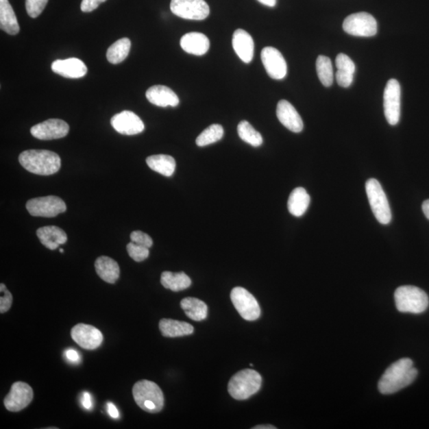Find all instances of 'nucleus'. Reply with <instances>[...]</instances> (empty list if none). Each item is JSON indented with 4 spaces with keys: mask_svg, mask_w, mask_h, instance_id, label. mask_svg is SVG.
Here are the masks:
<instances>
[{
    "mask_svg": "<svg viewBox=\"0 0 429 429\" xmlns=\"http://www.w3.org/2000/svg\"><path fill=\"white\" fill-rule=\"evenodd\" d=\"M418 371L412 359L404 358L387 369L378 382V390L382 394H393L410 386L415 380Z\"/></svg>",
    "mask_w": 429,
    "mask_h": 429,
    "instance_id": "1",
    "label": "nucleus"
},
{
    "mask_svg": "<svg viewBox=\"0 0 429 429\" xmlns=\"http://www.w3.org/2000/svg\"><path fill=\"white\" fill-rule=\"evenodd\" d=\"M21 166L37 175L49 176L58 172L62 166L58 154L46 149H28L20 154Z\"/></svg>",
    "mask_w": 429,
    "mask_h": 429,
    "instance_id": "2",
    "label": "nucleus"
},
{
    "mask_svg": "<svg viewBox=\"0 0 429 429\" xmlns=\"http://www.w3.org/2000/svg\"><path fill=\"white\" fill-rule=\"evenodd\" d=\"M132 393L134 401L143 410L149 413L162 411L164 406L163 393L156 382L139 381L134 384Z\"/></svg>",
    "mask_w": 429,
    "mask_h": 429,
    "instance_id": "3",
    "label": "nucleus"
},
{
    "mask_svg": "<svg viewBox=\"0 0 429 429\" xmlns=\"http://www.w3.org/2000/svg\"><path fill=\"white\" fill-rule=\"evenodd\" d=\"M397 310L401 312L420 314L426 310L429 299L421 289L413 286H403L394 293Z\"/></svg>",
    "mask_w": 429,
    "mask_h": 429,
    "instance_id": "4",
    "label": "nucleus"
},
{
    "mask_svg": "<svg viewBox=\"0 0 429 429\" xmlns=\"http://www.w3.org/2000/svg\"><path fill=\"white\" fill-rule=\"evenodd\" d=\"M262 377L252 369H244L233 376L228 383V392L236 400H247L260 390Z\"/></svg>",
    "mask_w": 429,
    "mask_h": 429,
    "instance_id": "5",
    "label": "nucleus"
},
{
    "mask_svg": "<svg viewBox=\"0 0 429 429\" xmlns=\"http://www.w3.org/2000/svg\"><path fill=\"white\" fill-rule=\"evenodd\" d=\"M366 191L377 221L384 225L390 223L392 219L391 207L381 184L375 178L369 179L366 183Z\"/></svg>",
    "mask_w": 429,
    "mask_h": 429,
    "instance_id": "6",
    "label": "nucleus"
},
{
    "mask_svg": "<svg viewBox=\"0 0 429 429\" xmlns=\"http://www.w3.org/2000/svg\"><path fill=\"white\" fill-rule=\"evenodd\" d=\"M343 29L353 36L373 37L378 32V24L371 14L359 12L347 16L343 23Z\"/></svg>",
    "mask_w": 429,
    "mask_h": 429,
    "instance_id": "7",
    "label": "nucleus"
},
{
    "mask_svg": "<svg viewBox=\"0 0 429 429\" xmlns=\"http://www.w3.org/2000/svg\"><path fill=\"white\" fill-rule=\"evenodd\" d=\"M233 306L244 320L256 321L261 315V308L252 294L243 287L234 288L231 293Z\"/></svg>",
    "mask_w": 429,
    "mask_h": 429,
    "instance_id": "8",
    "label": "nucleus"
},
{
    "mask_svg": "<svg viewBox=\"0 0 429 429\" xmlns=\"http://www.w3.org/2000/svg\"><path fill=\"white\" fill-rule=\"evenodd\" d=\"M384 114L391 125H397L401 117V86L396 79L387 84L383 95Z\"/></svg>",
    "mask_w": 429,
    "mask_h": 429,
    "instance_id": "9",
    "label": "nucleus"
},
{
    "mask_svg": "<svg viewBox=\"0 0 429 429\" xmlns=\"http://www.w3.org/2000/svg\"><path fill=\"white\" fill-rule=\"evenodd\" d=\"M27 209L33 217H55L66 211V204L56 196H47L29 199Z\"/></svg>",
    "mask_w": 429,
    "mask_h": 429,
    "instance_id": "10",
    "label": "nucleus"
},
{
    "mask_svg": "<svg viewBox=\"0 0 429 429\" xmlns=\"http://www.w3.org/2000/svg\"><path fill=\"white\" fill-rule=\"evenodd\" d=\"M171 12L175 16L184 19H206L210 13V9L204 0H172Z\"/></svg>",
    "mask_w": 429,
    "mask_h": 429,
    "instance_id": "11",
    "label": "nucleus"
},
{
    "mask_svg": "<svg viewBox=\"0 0 429 429\" xmlns=\"http://www.w3.org/2000/svg\"><path fill=\"white\" fill-rule=\"evenodd\" d=\"M34 392L27 383H14L11 391L4 399V406L8 411L19 412L27 407L33 400Z\"/></svg>",
    "mask_w": 429,
    "mask_h": 429,
    "instance_id": "12",
    "label": "nucleus"
},
{
    "mask_svg": "<svg viewBox=\"0 0 429 429\" xmlns=\"http://www.w3.org/2000/svg\"><path fill=\"white\" fill-rule=\"evenodd\" d=\"M69 132V124L59 119H49L31 129L32 136L40 140L62 138L66 137Z\"/></svg>",
    "mask_w": 429,
    "mask_h": 429,
    "instance_id": "13",
    "label": "nucleus"
},
{
    "mask_svg": "<svg viewBox=\"0 0 429 429\" xmlns=\"http://www.w3.org/2000/svg\"><path fill=\"white\" fill-rule=\"evenodd\" d=\"M73 340L86 350H95L101 345L103 334L97 328L88 324L78 323L71 330Z\"/></svg>",
    "mask_w": 429,
    "mask_h": 429,
    "instance_id": "14",
    "label": "nucleus"
},
{
    "mask_svg": "<svg viewBox=\"0 0 429 429\" xmlns=\"http://www.w3.org/2000/svg\"><path fill=\"white\" fill-rule=\"evenodd\" d=\"M261 59L269 76L274 79L285 78L287 74V64L285 58L276 48L268 47L261 53Z\"/></svg>",
    "mask_w": 429,
    "mask_h": 429,
    "instance_id": "15",
    "label": "nucleus"
},
{
    "mask_svg": "<svg viewBox=\"0 0 429 429\" xmlns=\"http://www.w3.org/2000/svg\"><path fill=\"white\" fill-rule=\"evenodd\" d=\"M111 124L118 133L124 136H134L142 133L145 129L142 119L131 111L114 114L111 119Z\"/></svg>",
    "mask_w": 429,
    "mask_h": 429,
    "instance_id": "16",
    "label": "nucleus"
},
{
    "mask_svg": "<svg viewBox=\"0 0 429 429\" xmlns=\"http://www.w3.org/2000/svg\"><path fill=\"white\" fill-rule=\"evenodd\" d=\"M277 117L283 126L294 133L302 132L304 123L302 119L291 103L282 99L277 106Z\"/></svg>",
    "mask_w": 429,
    "mask_h": 429,
    "instance_id": "17",
    "label": "nucleus"
},
{
    "mask_svg": "<svg viewBox=\"0 0 429 429\" xmlns=\"http://www.w3.org/2000/svg\"><path fill=\"white\" fill-rule=\"evenodd\" d=\"M51 68L55 73L71 79L84 77L88 72L86 64L76 58L57 60L53 62Z\"/></svg>",
    "mask_w": 429,
    "mask_h": 429,
    "instance_id": "18",
    "label": "nucleus"
},
{
    "mask_svg": "<svg viewBox=\"0 0 429 429\" xmlns=\"http://www.w3.org/2000/svg\"><path fill=\"white\" fill-rule=\"evenodd\" d=\"M146 97L149 103L158 107H177L179 98L177 94L164 86H154L149 88L146 93Z\"/></svg>",
    "mask_w": 429,
    "mask_h": 429,
    "instance_id": "19",
    "label": "nucleus"
},
{
    "mask_svg": "<svg viewBox=\"0 0 429 429\" xmlns=\"http://www.w3.org/2000/svg\"><path fill=\"white\" fill-rule=\"evenodd\" d=\"M232 47L244 63L248 64L252 61L254 45L250 34L243 29H236L233 34Z\"/></svg>",
    "mask_w": 429,
    "mask_h": 429,
    "instance_id": "20",
    "label": "nucleus"
},
{
    "mask_svg": "<svg viewBox=\"0 0 429 429\" xmlns=\"http://www.w3.org/2000/svg\"><path fill=\"white\" fill-rule=\"evenodd\" d=\"M181 47L188 53L201 56L206 54L210 47L209 39L204 34L191 32L184 34L181 39Z\"/></svg>",
    "mask_w": 429,
    "mask_h": 429,
    "instance_id": "21",
    "label": "nucleus"
},
{
    "mask_svg": "<svg viewBox=\"0 0 429 429\" xmlns=\"http://www.w3.org/2000/svg\"><path fill=\"white\" fill-rule=\"evenodd\" d=\"M36 233L40 242L49 250H55L66 243L68 239L66 233L57 226L40 228Z\"/></svg>",
    "mask_w": 429,
    "mask_h": 429,
    "instance_id": "22",
    "label": "nucleus"
},
{
    "mask_svg": "<svg viewBox=\"0 0 429 429\" xmlns=\"http://www.w3.org/2000/svg\"><path fill=\"white\" fill-rule=\"evenodd\" d=\"M336 78L339 86L343 88L350 87L356 72V66L352 60L347 55L340 53L336 58Z\"/></svg>",
    "mask_w": 429,
    "mask_h": 429,
    "instance_id": "23",
    "label": "nucleus"
},
{
    "mask_svg": "<svg viewBox=\"0 0 429 429\" xmlns=\"http://www.w3.org/2000/svg\"><path fill=\"white\" fill-rule=\"evenodd\" d=\"M95 268L98 276L110 284L116 282L121 273L119 264L114 259L107 256L98 258L95 262Z\"/></svg>",
    "mask_w": 429,
    "mask_h": 429,
    "instance_id": "24",
    "label": "nucleus"
},
{
    "mask_svg": "<svg viewBox=\"0 0 429 429\" xmlns=\"http://www.w3.org/2000/svg\"><path fill=\"white\" fill-rule=\"evenodd\" d=\"M159 328L162 335L164 337L175 338L192 335L194 328L191 323L171 320V319H162L159 322Z\"/></svg>",
    "mask_w": 429,
    "mask_h": 429,
    "instance_id": "25",
    "label": "nucleus"
},
{
    "mask_svg": "<svg viewBox=\"0 0 429 429\" xmlns=\"http://www.w3.org/2000/svg\"><path fill=\"white\" fill-rule=\"evenodd\" d=\"M0 27L10 36H16L19 32L16 13L8 0H0Z\"/></svg>",
    "mask_w": 429,
    "mask_h": 429,
    "instance_id": "26",
    "label": "nucleus"
},
{
    "mask_svg": "<svg viewBox=\"0 0 429 429\" xmlns=\"http://www.w3.org/2000/svg\"><path fill=\"white\" fill-rule=\"evenodd\" d=\"M310 204L309 197L306 189L302 187L293 189L288 199V210L294 217H300L306 212Z\"/></svg>",
    "mask_w": 429,
    "mask_h": 429,
    "instance_id": "27",
    "label": "nucleus"
},
{
    "mask_svg": "<svg viewBox=\"0 0 429 429\" xmlns=\"http://www.w3.org/2000/svg\"><path fill=\"white\" fill-rule=\"evenodd\" d=\"M147 166L163 176L171 177L176 169V161L167 154H157L147 158Z\"/></svg>",
    "mask_w": 429,
    "mask_h": 429,
    "instance_id": "28",
    "label": "nucleus"
},
{
    "mask_svg": "<svg viewBox=\"0 0 429 429\" xmlns=\"http://www.w3.org/2000/svg\"><path fill=\"white\" fill-rule=\"evenodd\" d=\"M162 285L173 292L184 291L191 286L192 281L184 272L173 273L164 271L161 275Z\"/></svg>",
    "mask_w": 429,
    "mask_h": 429,
    "instance_id": "29",
    "label": "nucleus"
},
{
    "mask_svg": "<svg viewBox=\"0 0 429 429\" xmlns=\"http://www.w3.org/2000/svg\"><path fill=\"white\" fill-rule=\"evenodd\" d=\"M181 307L186 316L191 320L201 321L208 316V306L206 303L195 297L184 298Z\"/></svg>",
    "mask_w": 429,
    "mask_h": 429,
    "instance_id": "30",
    "label": "nucleus"
},
{
    "mask_svg": "<svg viewBox=\"0 0 429 429\" xmlns=\"http://www.w3.org/2000/svg\"><path fill=\"white\" fill-rule=\"evenodd\" d=\"M131 47L132 42L129 38H123L118 40L108 49V61L114 64L123 62L127 58Z\"/></svg>",
    "mask_w": 429,
    "mask_h": 429,
    "instance_id": "31",
    "label": "nucleus"
},
{
    "mask_svg": "<svg viewBox=\"0 0 429 429\" xmlns=\"http://www.w3.org/2000/svg\"><path fill=\"white\" fill-rule=\"evenodd\" d=\"M238 134L243 141L250 144L254 147H260L263 143V138L261 134L254 129L252 124L246 121H241L238 123Z\"/></svg>",
    "mask_w": 429,
    "mask_h": 429,
    "instance_id": "32",
    "label": "nucleus"
},
{
    "mask_svg": "<svg viewBox=\"0 0 429 429\" xmlns=\"http://www.w3.org/2000/svg\"><path fill=\"white\" fill-rule=\"evenodd\" d=\"M316 66L318 77L323 86L326 87L332 86L334 73L331 59L321 55L317 60Z\"/></svg>",
    "mask_w": 429,
    "mask_h": 429,
    "instance_id": "33",
    "label": "nucleus"
},
{
    "mask_svg": "<svg viewBox=\"0 0 429 429\" xmlns=\"http://www.w3.org/2000/svg\"><path fill=\"white\" fill-rule=\"evenodd\" d=\"M224 134L223 128L219 124H212L204 130L197 137L196 143L198 147H206L208 145L217 143L223 138Z\"/></svg>",
    "mask_w": 429,
    "mask_h": 429,
    "instance_id": "34",
    "label": "nucleus"
},
{
    "mask_svg": "<svg viewBox=\"0 0 429 429\" xmlns=\"http://www.w3.org/2000/svg\"><path fill=\"white\" fill-rule=\"evenodd\" d=\"M127 250L129 256L138 262L146 260L149 254V248L138 245L133 242L127 244Z\"/></svg>",
    "mask_w": 429,
    "mask_h": 429,
    "instance_id": "35",
    "label": "nucleus"
},
{
    "mask_svg": "<svg viewBox=\"0 0 429 429\" xmlns=\"http://www.w3.org/2000/svg\"><path fill=\"white\" fill-rule=\"evenodd\" d=\"M49 0H26V8L28 16L33 19L38 18L46 8Z\"/></svg>",
    "mask_w": 429,
    "mask_h": 429,
    "instance_id": "36",
    "label": "nucleus"
},
{
    "mask_svg": "<svg viewBox=\"0 0 429 429\" xmlns=\"http://www.w3.org/2000/svg\"><path fill=\"white\" fill-rule=\"evenodd\" d=\"M0 293H1V297H0V312L4 313L11 308L13 297L12 293L8 291L6 286L3 283L0 285Z\"/></svg>",
    "mask_w": 429,
    "mask_h": 429,
    "instance_id": "37",
    "label": "nucleus"
},
{
    "mask_svg": "<svg viewBox=\"0 0 429 429\" xmlns=\"http://www.w3.org/2000/svg\"><path fill=\"white\" fill-rule=\"evenodd\" d=\"M131 241L145 247L151 248L153 245L152 238L147 233L141 231H134L131 234Z\"/></svg>",
    "mask_w": 429,
    "mask_h": 429,
    "instance_id": "38",
    "label": "nucleus"
},
{
    "mask_svg": "<svg viewBox=\"0 0 429 429\" xmlns=\"http://www.w3.org/2000/svg\"><path fill=\"white\" fill-rule=\"evenodd\" d=\"M107 0H82L81 9L83 12H91Z\"/></svg>",
    "mask_w": 429,
    "mask_h": 429,
    "instance_id": "39",
    "label": "nucleus"
},
{
    "mask_svg": "<svg viewBox=\"0 0 429 429\" xmlns=\"http://www.w3.org/2000/svg\"><path fill=\"white\" fill-rule=\"evenodd\" d=\"M64 356H66L67 360L72 363H78L81 361V356L74 349H68V350L64 352Z\"/></svg>",
    "mask_w": 429,
    "mask_h": 429,
    "instance_id": "40",
    "label": "nucleus"
},
{
    "mask_svg": "<svg viewBox=\"0 0 429 429\" xmlns=\"http://www.w3.org/2000/svg\"><path fill=\"white\" fill-rule=\"evenodd\" d=\"M81 403L82 406L87 410H92L93 403L92 396L88 392H84L81 397Z\"/></svg>",
    "mask_w": 429,
    "mask_h": 429,
    "instance_id": "41",
    "label": "nucleus"
},
{
    "mask_svg": "<svg viewBox=\"0 0 429 429\" xmlns=\"http://www.w3.org/2000/svg\"><path fill=\"white\" fill-rule=\"evenodd\" d=\"M107 410L110 417H112L113 419H118L119 417V410H117V406H114L112 402H109L107 403Z\"/></svg>",
    "mask_w": 429,
    "mask_h": 429,
    "instance_id": "42",
    "label": "nucleus"
},
{
    "mask_svg": "<svg viewBox=\"0 0 429 429\" xmlns=\"http://www.w3.org/2000/svg\"><path fill=\"white\" fill-rule=\"evenodd\" d=\"M258 1L269 8L275 7L277 3V0H258Z\"/></svg>",
    "mask_w": 429,
    "mask_h": 429,
    "instance_id": "43",
    "label": "nucleus"
},
{
    "mask_svg": "<svg viewBox=\"0 0 429 429\" xmlns=\"http://www.w3.org/2000/svg\"><path fill=\"white\" fill-rule=\"evenodd\" d=\"M422 210L424 214H426L427 219H429V199H427V201L423 203Z\"/></svg>",
    "mask_w": 429,
    "mask_h": 429,
    "instance_id": "44",
    "label": "nucleus"
},
{
    "mask_svg": "<svg viewBox=\"0 0 429 429\" xmlns=\"http://www.w3.org/2000/svg\"><path fill=\"white\" fill-rule=\"evenodd\" d=\"M254 429H276V427L273 426H258L253 428Z\"/></svg>",
    "mask_w": 429,
    "mask_h": 429,
    "instance_id": "45",
    "label": "nucleus"
},
{
    "mask_svg": "<svg viewBox=\"0 0 429 429\" xmlns=\"http://www.w3.org/2000/svg\"><path fill=\"white\" fill-rule=\"evenodd\" d=\"M60 252H62V253H63V252H64V250H63V249H60Z\"/></svg>",
    "mask_w": 429,
    "mask_h": 429,
    "instance_id": "46",
    "label": "nucleus"
}]
</instances>
